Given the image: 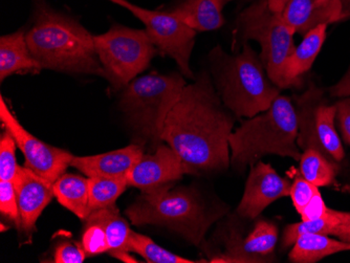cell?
Masks as SVG:
<instances>
[{"mask_svg": "<svg viewBox=\"0 0 350 263\" xmlns=\"http://www.w3.org/2000/svg\"><path fill=\"white\" fill-rule=\"evenodd\" d=\"M232 35L234 51L249 40L260 43V59L267 76L279 87L282 64L296 49L295 34L281 13L269 9V0H256L238 15Z\"/></svg>", "mask_w": 350, "mask_h": 263, "instance_id": "obj_7", "label": "cell"}, {"mask_svg": "<svg viewBox=\"0 0 350 263\" xmlns=\"http://www.w3.org/2000/svg\"><path fill=\"white\" fill-rule=\"evenodd\" d=\"M329 212V208L324 203L321 194H316L312 197L308 205L301 212V219L302 221H312V219H322L327 215Z\"/></svg>", "mask_w": 350, "mask_h": 263, "instance_id": "obj_33", "label": "cell"}, {"mask_svg": "<svg viewBox=\"0 0 350 263\" xmlns=\"http://www.w3.org/2000/svg\"><path fill=\"white\" fill-rule=\"evenodd\" d=\"M277 240L276 225L261 219L243 240L233 232L225 253L213 257L210 262H267V257L274 253Z\"/></svg>", "mask_w": 350, "mask_h": 263, "instance_id": "obj_14", "label": "cell"}, {"mask_svg": "<svg viewBox=\"0 0 350 263\" xmlns=\"http://www.w3.org/2000/svg\"><path fill=\"white\" fill-rule=\"evenodd\" d=\"M346 251H350L348 241L336 240L325 234H304L295 241L288 258L294 263H314Z\"/></svg>", "mask_w": 350, "mask_h": 263, "instance_id": "obj_21", "label": "cell"}, {"mask_svg": "<svg viewBox=\"0 0 350 263\" xmlns=\"http://www.w3.org/2000/svg\"><path fill=\"white\" fill-rule=\"evenodd\" d=\"M86 255L82 245L64 243L57 247L54 260L56 263H82L85 260Z\"/></svg>", "mask_w": 350, "mask_h": 263, "instance_id": "obj_32", "label": "cell"}, {"mask_svg": "<svg viewBox=\"0 0 350 263\" xmlns=\"http://www.w3.org/2000/svg\"><path fill=\"white\" fill-rule=\"evenodd\" d=\"M193 170L170 146L161 144L153 154H144L127 174L129 186L142 192L174 184Z\"/></svg>", "mask_w": 350, "mask_h": 263, "instance_id": "obj_12", "label": "cell"}, {"mask_svg": "<svg viewBox=\"0 0 350 263\" xmlns=\"http://www.w3.org/2000/svg\"><path fill=\"white\" fill-rule=\"evenodd\" d=\"M129 247L131 252L141 255L149 263H194L192 259L178 256L161 245H157L152 239L137 232L131 231L129 237Z\"/></svg>", "mask_w": 350, "mask_h": 263, "instance_id": "obj_27", "label": "cell"}, {"mask_svg": "<svg viewBox=\"0 0 350 263\" xmlns=\"http://www.w3.org/2000/svg\"><path fill=\"white\" fill-rule=\"evenodd\" d=\"M319 98L320 92L312 88L297 101V144L304 150L316 149L336 162H341L345 152L336 130V105H327Z\"/></svg>", "mask_w": 350, "mask_h": 263, "instance_id": "obj_10", "label": "cell"}, {"mask_svg": "<svg viewBox=\"0 0 350 263\" xmlns=\"http://www.w3.org/2000/svg\"><path fill=\"white\" fill-rule=\"evenodd\" d=\"M34 1H37V0H34ZM107 1H110V3H115V5H120V7L124 8V9H127L129 5L131 3L129 0H107Z\"/></svg>", "mask_w": 350, "mask_h": 263, "instance_id": "obj_40", "label": "cell"}, {"mask_svg": "<svg viewBox=\"0 0 350 263\" xmlns=\"http://www.w3.org/2000/svg\"><path fill=\"white\" fill-rule=\"evenodd\" d=\"M235 115L222 103L211 77L202 72L187 84L162 133L168 144L193 170L213 172L229 167V139Z\"/></svg>", "mask_w": 350, "mask_h": 263, "instance_id": "obj_1", "label": "cell"}, {"mask_svg": "<svg viewBox=\"0 0 350 263\" xmlns=\"http://www.w3.org/2000/svg\"><path fill=\"white\" fill-rule=\"evenodd\" d=\"M340 219L334 210L329 209L327 215L322 219L312 221H302L285 227L283 232L282 247H292L298 237L304 234L335 235L336 230L340 225Z\"/></svg>", "mask_w": 350, "mask_h": 263, "instance_id": "obj_26", "label": "cell"}, {"mask_svg": "<svg viewBox=\"0 0 350 263\" xmlns=\"http://www.w3.org/2000/svg\"><path fill=\"white\" fill-rule=\"evenodd\" d=\"M0 212L14 223L17 229H21V212L13 182L0 180Z\"/></svg>", "mask_w": 350, "mask_h": 263, "instance_id": "obj_30", "label": "cell"}, {"mask_svg": "<svg viewBox=\"0 0 350 263\" xmlns=\"http://www.w3.org/2000/svg\"><path fill=\"white\" fill-rule=\"evenodd\" d=\"M186 85L182 74L152 72L122 89L120 111L143 145L157 149L162 144L165 122Z\"/></svg>", "mask_w": 350, "mask_h": 263, "instance_id": "obj_6", "label": "cell"}, {"mask_svg": "<svg viewBox=\"0 0 350 263\" xmlns=\"http://www.w3.org/2000/svg\"><path fill=\"white\" fill-rule=\"evenodd\" d=\"M288 0H269V9L275 13H281Z\"/></svg>", "mask_w": 350, "mask_h": 263, "instance_id": "obj_37", "label": "cell"}, {"mask_svg": "<svg viewBox=\"0 0 350 263\" xmlns=\"http://www.w3.org/2000/svg\"><path fill=\"white\" fill-rule=\"evenodd\" d=\"M105 227L107 236L109 254L125 262H135V259L129 255L131 253L129 247V237L133 230L129 223L122 217L119 210L115 205L99 210Z\"/></svg>", "mask_w": 350, "mask_h": 263, "instance_id": "obj_23", "label": "cell"}, {"mask_svg": "<svg viewBox=\"0 0 350 263\" xmlns=\"http://www.w3.org/2000/svg\"><path fill=\"white\" fill-rule=\"evenodd\" d=\"M319 188L302 176H299L291 186L290 196L294 207L299 214L308 205L316 194L319 193Z\"/></svg>", "mask_w": 350, "mask_h": 263, "instance_id": "obj_31", "label": "cell"}, {"mask_svg": "<svg viewBox=\"0 0 350 263\" xmlns=\"http://www.w3.org/2000/svg\"><path fill=\"white\" fill-rule=\"evenodd\" d=\"M336 117L339 122L344 140L350 144V97H346L336 104Z\"/></svg>", "mask_w": 350, "mask_h": 263, "instance_id": "obj_34", "label": "cell"}, {"mask_svg": "<svg viewBox=\"0 0 350 263\" xmlns=\"http://www.w3.org/2000/svg\"><path fill=\"white\" fill-rule=\"evenodd\" d=\"M335 211L336 215L338 216V219H340L341 223H350V212H342V211Z\"/></svg>", "mask_w": 350, "mask_h": 263, "instance_id": "obj_39", "label": "cell"}, {"mask_svg": "<svg viewBox=\"0 0 350 263\" xmlns=\"http://www.w3.org/2000/svg\"><path fill=\"white\" fill-rule=\"evenodd\" d=\"M82 247L86 254L90 256L109 252L105 227L99 210L92 211L85 219L83 234H82Z\"/></svg>", "mask_w": 350, "mask_h": 263, "instance_id": "obj_28", "label": "cell"}, {"mask_svg": "<svg viewBox=\"0 0 350 263\" xmlns=\"http://www.w3.org/2000/svg\"><path fill=\"white\" fill-rule=\"evenodd\" d=\"M94 36L78 19L54 9L44 0L35 1L25 31L29 51L41 70L105 79Z\"/></svg>", "mask_w": 350, "mask_h": 263, "instance_id": "obj_2", "label": "cell"}, {"mask_svg": "<svg viewBox=\"0 0 350 263\" xmlns=\"http://www.w3.org/2000/svg\"><path fill=\"white\" fill-rule=\"evenodd\" d=\"M13 182L21 212V230L31 235L39 216L55 196L54 184L41 178L25 165L19 167Z\"/></svg>", "mask_w": 350, "mask_h": 263, "instance_id": "obj_15", "label": "cell"}, {"mask_svg": "<svg viewBox=\"0 0 350 263\" xmlns=\"http://www.w3.org/2000/svg\"><path fill=\"white\" fill-rule=\"evenodd\" d=\"M216 92L236 117H253L267 111L279 96V89L267 76L260 56L249 43L235 56L220 46L209 54Z\"/></svg>", "mask_w": 350, "mask_h": 263, "instance_id": "obj_3", "label": "cell"}, {"mask_svg": "<svg viewBox=\"0 0 350 263\" xmlns=\"http://www.w3.org/2000/svg\"><path fill=\"white\" fill-rule=\"evenodd\" d=\"M328 25L314 27L304 35V40L284 61L281 68L279 88L296 87L302 77L310 72L326 39Z\"/></svg>", "mask_w": 350, "mask_h": 263, "instance_id": "obj_18", "label": "cell"}, {"mask_svg": "<svg viewBox=\"0 0 350 263\" xmlns=\"http://www.w3.org/2000/svg\"><path fill=\"white\" fill-rule=\"evenodd\" d=\"M334 236L339 237L341 240L350 243V223H340Z\"/></svg>", "mask_w": 350, "mask_h": 263, "instance_id": "obj_36", "label": "cell"}, {"mask_svg": "<svg viewBox=\"0 0 350 263\" xmlns=\"http://www.w3.org/2000/svg\"><path fill=\"white\" fill-rule=\"evenodd\" d=\"M94 39L105 79L116 90L129 85L160 55L145 29L113 25L104 34L94 35Z\"/></svg>", "mask_w": 350, "mask_h": 263, "instance_id": "obj_8", "label": "cell"}, {"mask_svg": "<svg viewBox=\"0 0 350 263\" xmlns=\"http://www.w3.org/2000/svg\"><path fill=\"white\" fill-rule=\"evenodd\" d=\"M231 1H234V0H220V3H222V5H226L227 3H231Z\"/></svg>", "mask_w": 350, "mask_h": 263, "instance_id": "obj_41", "label": "cell"}, {"mask_svg": "<svg viewBox=\"0 0 350 263\" xmlns=\"http://www.w3.org/2000/svg\"><path fill=\"white\" fill-rule=\"evenodd\" d=\"M220 0H178L168 10L196 32L215 31L225 23Z\"/></svg>", "mask_w": 350, "mask_h": 263, "instance_id": "obj_20", "label": "cell"}, {"mask_svg": "<svg viewBox=\"0 0 350 263\" xmlns=\"http://www.w3.org/2000/svg\"><path fill=\"white\" fill-rule=\"evenodd\" d=\"M329 92L332 97H350V68L345 76L336 85L332 86Z\"/></svg>", "mask_w": 350, "mask_h": 263, "instance_id": "obj_35", "label": "cell"}, {"mask_svg": "<svg viewBox=\"0 0 350 263\" xmlns=\"http://www.w3.org/2000/svg\"><path fill=\"white\" fill-rule=\"evenodd\" d=\"M173 184L142 192L126 210V216L133 225L165 227L192 245H200L221 213L208 209L200 195L192 190L172 189Z\"/></svg>", "mask_w": 350, "mask_h": 263, "instance_id": "obj_5", "label": "cell"}, {"mask_svg": "<svg viewBox=\"0 0 350 263\" xmlns=\"http://www.w3.org/2000/svg\"><path fill=\"white\" fill-rule=\"evenodd\" d=\"M126 10L145 25L160 55L172 58L185 78L196 79L190 68V58L196 44V31L169 11L145 9L133 3Z\"/></svg>", "mask_w": 350, "mask_h": 263, "instance_id": "obj_9", "label": "cell"}, {"mask_svg": "<svg viewBox=\"0 0 350 263\" xmlns=\"http://www.w3.org/2000/svg\"><path fill=\"white\" fill-rule=\"evenodd\" d=\"M16 144L13 135L5 130L0 137V180L13 182L19 167L16 160Z\"/></svg>", "mask_w": 350, "mask_h": 263, "instance_id": "obj_29", "label": "cell"}, {"mask_svg": "<svg viewBox=\"0 0 350 263\" xmlns=\"http://www.w3.org/2000/svg\"><path fill=\"white\" fill-rule=\"evenodd\" d=\"M0 121L5 130L13 135L16 144L23 153L25 166L53 184L66 174L74 156L72 153L51 146L29 133L12 113L3 96L0 98Z\"/></svg>", "mask_w": 350, "mask_h": 263, "instance_id": "obj_11", "label": "cell"}, {"mask_svg": "<svg viewBox=\"0 0 350 263\" xmlns=\"http://www.w3.org/2000/svg\"><path fill=\"white\" fill-rule=\"evenodd\" d=\"M341 3L342 11H343L344 20L350 18V0H338Z\"/></svg>", "mask_w": 350, "mask_h": 263, "instance_id": "obj_38", "label": "cell"}, {"mask_svg": "<svg viewBox=\"0 0 350 263\" xmlns=\"http://www.w3.org/2000/svg\"><path fill=\"white\" fill-rule=\"evenodd\" d=\"M40 70V66L29 51L25 29L0 37V81L14 74Z\"/></svg>", "mask_w": 350, "mask_h": 263, "instance_id": "obj_19", "label": "cell"}, {"mask_svg": "<svg viewBox=\"0 0 350 263\" xmlns=\"http://www.w3.org/2000/svg\"><path fill=\"white\" fill-rule=\"evenodd\" d=\"M281 16L294 34L304 36L319 25L344 20L338 0H288Z\"/></svg>", "mask_w": 350, "mask_h": 263, "instance_id": "obj_16", "label": "cell"}, {"mask_svg": "<svg viewBox=\"0 0 350 263\" xmlns=\"http://www.w3.org/2000/svg\"><path fill=\"white\" fill-rule=\"evenodd\" d=\"M59 203L85 221L90 214L88 178L64 174L53 184Z\"/></svg>", "mask_w": 350, "mask_h": 263, "instance_id": "obj_22", "label": "cell"}, {"mask_svg": "<svg viewBox=\"0 0 350 263\" xmlns=\"http://www.w3.org/2000/svg\"><path fill=\"white\" fill-rule=\"evenodd\" d=\"M291 186L271 165L256 163L252 167L237 213L243 219H256L275 200L290 195Z\"/></svg>", "mask_w": 350, "mask_h": 263, "instance_id": "obj_13", "label": "cell"}, {"mask_svg": "<svg viewBox=\"0 0 350 263\" xmlns=\"http://www.w3.org/2000/svg\"><path fill=\"white\" fill-rule=\"evenodd\" d=\"M300 174L317 187H328L335 182L338 166L316 149H306L301 154Z\"/></svg>", "mask_w": 350, "mask_h": 263, "instance_id": "obj_24", "label": "cell"}, {"mask_svg": "<svg viewBox=\"0 0 350 263\" xmlns=\"http://www.w3.org/2000/svg\"><path fill=\"white\" fill-rule=\"evenodd\" d=\"M143 156V146L131 144L98 156H72L70 166L78 169L88 178H127L131 168Z\"/></svg>", "mask_w": 350, "mask_h": 263, "instance_id": "obj_17", "label": "cell"}, {"mask_svg": "<svg viewBox=\"0 0 350 263\" xmlns=\"http://www.w3.org/2000/svg\"><path fill=\"white\" fill-rule=\"evenodd\" d=\"M127 186V178H88L90 213L115 205Z\"/></svg>", "mask_w": 350, "mask_h": 263, "instance_id": "obj_25", "label": "cell"}, {"mask_svg": "<svg viewBox=\"0 0 350 263\" xmlns=\"http://www.w3.org/2000/svg\"><path fill=\"white\" fill-rule=\"evenodd\" d=\"M298 115L292 99L279 95L262 115L243 122L229 139L232 166L243 170L267 154L300 161Z\"/></svg>", "mask_w": 350, "mask_h": 263, "instance_id": "obj_4", "label": "cell"}]
</instances>
